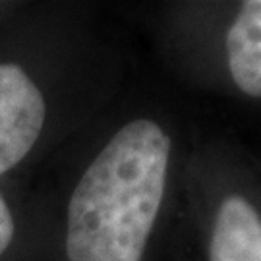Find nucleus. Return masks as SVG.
<instances>
[{
	"mask_svg": "<svg viewBox=\"0 0 261 261\" xmlns=\"http://www.w3.org/2000/svg\"><path fill=\"white\" fill-rule=\"evenodd\" d=\"M226 66L232 84L261 101V0L242 2L226 29Z\"/></svg>",
	"mask_w": 261,
	"mask_h": 261,
	"instance_id": "obj_4",
	"label": "nucleus"
},
{
	"mask_svg": "<svg viewBox=\"0 0 261 261\" xmlns=\"http://www.w3.org/2000/svg\"><path fill=\"white\" fill-rule=\"evenodd\" d=\"M209 261H261V211L242 194L221 199L207 246Z\"/></svg>",
	"mask_w": 261,
	"mask_h": 261,
	"instance_id": "obj_3",
	"label": "nucleus"
},
{
	"mask_svg": "<svg viewBox=\"0 0 261 261\" xmlns=\"http://www.w3.org/2000/svg\"><path fill=\"white\" fill-rule=\"evenodd\" d=\"M12 238H14V219L6 201L0 197V255L6 252Z\"/></svg>",
	"mask_w": 261,
	"mask_h": 261,
	"instance_id": "obj_5",
	"label": "nucleus"
},
{
	"mask_svg": "<svg viewBox=\"0 0 261 261\" xmlns=\"http://www.w3.org/2000/svg\"><path fill=\"white\" fill-rule=\"evenodd\" d=\"M170 136L149 118L128 122L87 167L68 205L70 261H141L165 199Z\"/></svg>",
	"mask_w": 261,
	"mask_h": 261,
	"instance_id": "obj_1",
	"label": "nucleus"
},
{
	"mask_svg": "<svg viewBox=\"0 0 261 261\" xmlns=\"http://www.w3.org/2000/svg\"><path fill=\"white\" fill-rule=\"evenodd\" d=\"M45 101L19 66L0 64V174L16 167L41 136Z\"/></svg>",
	"mask_w": 261,
	"mask_h": 261,
	"instance_id": "obj_2",
	"label": "nucleus"
}]
</instances>
